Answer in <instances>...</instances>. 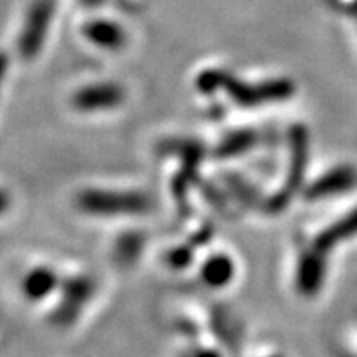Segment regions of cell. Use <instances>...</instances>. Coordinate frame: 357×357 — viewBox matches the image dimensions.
Returning <instances> with one entry per match:
<instances>
[{"label": "cell", "instance_id": "6da1fadb", "mask_svg": "<svg viewBox=\"0 0 357 357\" xmlns=\"http://www.w3.org/2000/svg\"><path fill=\"white\" fill-rule=\"evenodd\" d=\"M80 208L91 213H141L148 210V201L139 193L86 192L79 197Z\"/></svg>", "mask_w": 357, "mask_h": 357}, {"label": "cell", "instance_id": "7a4b0ae2", "mask_svg": "<svg viewBox=\"0 0 357 357\" xmlns=\"http://www.w3.org/2000/svg\"><path fill=\"white\" fill-rule=\"evenodd\" d=\"M52 0H37V4L29 11L28 20L24 24V31L19 38V50L26 59L37 55L38 50L43 47L47 24L52 22Z\"/></svg>", "mask_w": 357, "mask_h": 357}, {"label": "cell", "instance_id": "3957f363", "mask_svg": "<svg viewBox=\"0 0 357 357\" xmlns=\"http://www.w3.org/2000/svg\"><path fill=\"white\" fill-rule=\"evenodd\" d=\"M228 91L234 95L235 100L245 104H255V102H264V100H279L288 97L291 91V86L284 80H275V82H266L261 86H243L239 82L228 80Z\"/></svg>", "mask_w": 357, "mask_h": 357}, {"label": "cell", "instance_id": "277c9868", "mask_svg": "<svg viewBox=\"0 0 357 357\" xmlns=\"http://www.w3.org/2000/svg\"><path fill=\"white\" fill-rule=\"evenodd\" d=\"M123 97V89L119 86L97 84L80 89L73 99V104H75V108L84 109V112H97V109H108L117 106Z\"/></svg>", "mask_w": 357, "mask_h": 357}, {"label": "cell", "instance_id": "5b68a950", "mask_svg": "<svg viewBox=\"0 0 357 357\" xmlns=\"http://www.w3.org/2000/svg\"><path fill=\"white\" fill-rule=\"evenodd\" d=\"M86 37L100 47L117 50L124 43V33L112 22H91L86 26Z\"/></svg>", "mask_w": 357, "mask_h": 357}, {"label": "cell", "instance_id": "8992f818", "mask_svg": "<svg viewBox=\"0 0 357 357\" xmlns=\"http://www.w3.org/2000/svg\"><path fill=\"white\" fill-rule=\"evenodd\" d=\"M55 273L46 270V268H37V270H31V272L26 275V281H24V291L26 296L31 297V299H40L55 287Z\"/></svg>", "mask_w": 357, "mask_h": 357}, {"label": "cell", "instance_id": "52a82bcc", "mask_svg": "<svg viewBox=\"0 0 357 357\" xmlns=\"http://www.w3.org/2000/svg\"><path fill=\"white\" fill-rule=\"evenodd\" d=\"M321 275H323V268L319 261L308 255L303 259L301 268H299V288L310 296V291H315L321 284Z\"/></svg>", "mask_w": 357, "mask_h": 357}, {"label": "cell", "instance_id": "ba28073f", "mask_svg": "<svg viewBox=\"0 0 357 357\" xmlns=\"http://www.w3.org/2000/svg\"><path fill=\"white\" fill-rule=\"evenodd\" d=\"M234 266H231L230 259L228 257H215L212 261H208L204 266V281L213 284V287H222L230 281Z\"/></svg>", "mask_w": 357, "mask_h": 357}, {"label": "cell", "instance_id": "9c48e42d", "mask_svg": "<svg viewBox=\"0 0 357 357\" xmlns=\"http://www.w3.org/2000/svg\"><path fill=\"white\" fill-rule=\"evenodd\" d=\"M352 175L348 174V172H344V169H339V172H335V174L328 175L326 178H321L319 183L315 184L314 188H312L310 195H314V197H321V195H330V193H335V190H343L347 188L348 184H350V181H352Z\"/></svg>", "mask_w": 357, "mask_h": 357}, {"label": "cell", "instance_id": "30bf717a", "mask_svg": "<svg viewBox=\"0 0 357 357\" xmlns=\"http://www.w3.org/2000/svg\"><path fill=\"white\" fill-rule=\"evenodd\" d=\"M8 195H6V193H2L0 192V213L4 212V210H8Z\"/></svg>", "mask_w": 357, "mask_h": 357}, {"label": "cell", "instance_id": "8fae6325", "mask_svg": "<svg viewBox=\"0 0 357 357\" xmlns=\"http://www.w3.org/2000/svg\"><path fill=\"white\" fill-rule=\"evenodd\" d=\"M6 68H8V59H6L4 55H0V80H2V77H4Z\"/></svg>", "mask_w": 357, "mask_h": 357}]
</instances>
